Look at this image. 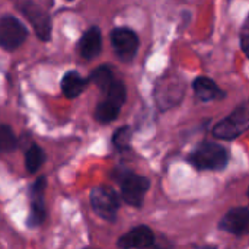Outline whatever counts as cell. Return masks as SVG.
I'll list each match as a JSON object with an SVG mask.
<instances>
[{
	"label": "cell",
	"instance_id": "1",
	"mask_svg": "<svg viewBox=\"0 0 249 249\" xmlns=\"http://www.w3.org/2000/svg\"><path fill=\"white\" fill-rule=\"evenodd\" d=\"M188 162L198 171H222L229 162V153L217 143L204 142L190 153Z\"/></svg>",
	"mask_w": 249,
	"mask_h": 249
},
{
	"label": "cell",
	"instance_id": "2",
	"mask_svg": "<svg viewBox=\"0 0 249 249\" xmlns=\"http://www.w3.org/2000/svg\"><path fill=\"white\" fill-rule=\"evenodd\" d=\"M185 95V83L177 74H165L156 82L155 101L160 111H168L177 107Z\"/></svg>",
	"mask_w": 249,
	"mask_h": 249
},
{
	"label": "cell",
	"instance_id": "3",
	"mask_svg": "<svg viewBox=\"0 0 249 249\" xmlns=\"http://www.w3.org/2000/svg\"><path fill=\"white\" fill-rule=\"evenodd\" d=\"M117 179L120 182V194L123 201L131 207H142L146 193L150 188L149 178L130 171H123L117 174Z\"/></svg>",
	"mask_w": 249,
	"mask_h": 249
},
{
	"label": "cell",
	"instance_id": "4",
	"mask_svg": "<svg viewBox=\"0 0 249 249\" xmlns=\"http://www.w3.org/2000/svg\"><path fill=\"white\" fill-rule=\"evenodd\" d=\"M249 130V107H238L213 127V136L220 140H235Z\"/></svg>",
	"mask_w": 249,
	"mask_h": 249
},
{
	"label": "cell",
	"instance_id": "5",
	"mask_svg": "<svg viewBox=\"0 0 249 249\" xmlns=\"http://www.w3.org/2000/svg\"><path fill=\"white\" fill-rule=\"evenodd\" d=\"M90 206L101 219L107 222H115L117 213L120 210V197L114 188L108 185H99L90 191Z\"/></svg>",
	"mask_w": 249,
	"mask_h": 249
},
{
	"label": "cell",
	"instance_id": "6",
	"mask_svg": "<svg viewBox=\"0 0 249 249\" xmlns=\"http://www.w3.org/2000/svg\"><path fill=\"white\" fill-rule=\"evenodd\" d=\"M28 36L25 25L12 15L0 16V47L12 51L20 47Z\"/></svg>",
	"mask_w": 249,
	"mask_h": 249
},
{
	"label": "cell",
	"instance_id": "7",
	"mask_svg": "<svg viewBox=\"0 0 249 249\" xmlns=\"http://www.w3.org/2000/svg\"><path fill=\"white\" fill-rule=\"evenodd\" d=\"M111 44L114 48L115 55L124 61V63H130L139 50V36L137 34L130 29V28H115L111 32Z\"/></svg>",
	"mask_w": 249,
	"mask_h": 249
},
{
	"label": "cell",
	"instance_id": "8",
	"mask_svg": "<svg viewBox=\"0 0 249 249\" xmlns=\"http://www.w3.org/2000/svg\"><path fill=\"white\" fill-rule=\"evenodd\" d=\"M20 13L26 18V20L34 28L36 36L41 41H50L51 38V19L48 13L38 4L31 0H23L19 4Z\"/></svg>",
	"mask_w": 249,
	"mask_h": 249
},
{
	"label": "cell",
	"instance_id": "9",
	"mask_svg": "<svg viewBox=\"0 0 249 249\" xmlns=\"http://www.w3.org/2000/svg\"><path fill=\"white\" fill-rule=\"evenodd\" d=\"M47 188V179L45 177H39L31 187L29 191V216H28V226L29 228H36L44 223L45 216H47V209H45V198L44 193Z\"/></svg>",
	"mask_w": 249,
	"mask_h": 249
},
{
	"label": "cell",
	"instance_id": "10",
	"mask_svg": "<svg viewBox=\"0 0 249 249\" xmlns=\"http://www.w3.org/2000/svg\"><path fill=\"white\" fill-rule=\"evenodd\" d=\"M219 229L236 236L249 235V210L245 207L229 210L219 222Z\"/></svg>",
	"mask_w": 249,
	"mask_h": 249
},
{
	"label": "cell",
	"instance_id": "11",
	"mask_svg": "<svg viewBox=\"0 0 249 249\" xmlns=\"http://www.w3.org/2000/svg\"><path fill=\"white\" fill-rule=\"evenodd\" d=\"M155 244V235L150 228L140 225L124 233L117 245L121 249H150Z\"/></svg>",
	"mask_w": 249,
	"mask_h": 249
},
{
	"label": "cell",
	"instance_id": "12",
	"mask_svg": "<svg viewBox=\"0 0 249 249\" xmlns=\"http://www.w3.org/2000/svg\"><path fill=\"white\" fill-rule=\"evenodd\" d=\"M193 90H194L196 96L203 102L219 101L226 96V93L219 88V85L207 76L196 77L193 82Z\"/></svg>",
	"mask_w": 249,
	"mask_h": 249
},
{
	"label": "cell",
	"instance_id": "13",
	"mask_svg": "<svg viewBox=\"0 0 249 249\" xmlns=\"http://www.w3.org/2000/svg\"><path fill=\"white\" fill-rule=\"evenodd\" d=\"M102 48V35L98 26L89 28L79 41V53L85 60H93L98 57Z\"/></svg>",
	"mask_w": 249,
	"mask_h": 249
},
{
	"label": "cell",
	"instance_id": "14",
	"mask_svg": "<svg viewBox=\"0 0 249 249\" xmlns=\"http://www.w3.org/2000/svg\"><path fill=\"white\" fill-rule=\"evenodd\" d=\"M86 85H88V80L82 77L77 71H67L61 80V90L66 98L73 99L83 93V90L86 89Z\"/></svg>",
	"mask_w": 249,
	"mask_h": 249
},
{
	"label": "cell",
	"instance_id": "15",
	"mask_svg": "<svg viewBox=\"0 0 249 249\" xmlns=\"http://www.w3.org/2000/svg\"><path fill=\"white\" fill-rule=\"evenodd\" d=\"M120 111H121L120 105L105 99L98 104V107L95 109V118H96V121H99L102 124H108V123H112L114 120H117V117L120 115Z\"/></svg>",
	"mask_w": 249,
	"mask_h": 249
},
{
	"label": "cell",
	"instance_id": "16",
	"mask_svg": "<svg viewBox=\"0 0 249 249\" xmlns=\"http://www.w3.org/2000/svg\"><path fill=\"white\" fill-rule=\"evenodd\" d=\"M45 152L38 146L32 144L25 153V168L29 174H35L45 163Z\"/></svg>",
	"mask_w": 249,
	"mask_h": 249
},
{
	"label": "cell",
	"instance_id": "17",
	"mask_svg": "<svg viewBox=\"0 0 249 249\" xmlns=\"http://www.w3.org/2000/svg\"><path fill=\"white\" fill-rule=\"evenodd\" d=\"M89 80L93 82L104 93L105 90L111 86V83L114 82V74L109 66H98L89 76Z\"/></svg>",
	"mask_w": 249,
	"mask_h": 249
},
{
	"label": "cell",
	"instance_id": "18",
	"mask_svg": "<svg viewBox=\"0 0 249 249\" xmlns=\"http://www.w3.org/2000/svg\"><path fill=\"white\" fill-rule=\"evenodd\" d=\"M16 147H18V139L13 130L6 124H0V153L13 152Z\"/></svg>",
	"mask_w": 249,
	"mask_h": 249
},
{
	"label": "cell",
	"instance_id": "19",
	"mask_svg": "<svg viewBox=\"0 0 249 249\" xmlns=\"http://www.w3.org/2000/svg\"><path fill=\"white\" fill-rule=\"evenodd\" d=\"M105 93H107L108 101H111V102H114V104H117L120 107H123L125 99H127V88L120 80H114L111 83V86L105 90Z\"/></svg>",
	"mask_w": 249,
	"mask_h": 249
},
{
	"label": "cell",
	"instance_id": "20",
	"mask_svg": "<svg viewBox=\"0 0 249 249\" xmlns=\"http://www.w3.org/2000/svg\"><path fill=\"white\" fill-rule=\"evenodd\" d=\"M131 137H133L131 128L128 125H123V127H120L114 133V136H112V144L120 152L128 150L130 149V144H131Z\"/></svg>",
	"mask_w": 249,
	"mask_h": 249
},
{
	"label": "cell",
	"instance_id": "21",
	"mask_svg": "<svg viewBox=\"0 0 249 249\" xmlns=\"http://www.w3.org/2000/svg\"><path fill=\"white\" fill-rule=\"evenodd\" d=\"M239 41H241V47L244 54L247 55V58L249 60V13L241 28V34H239Z\"/></svg>",
	"mask_w": 249,
	"mask_h": 249
},
{
	"label": "cell",
	"instance_id": "22",
	"mask_svg": "<svg viewBox=\"0 0 249 249\" xmlns=\"http://www.w3.org/2000/svg\"><path fill=\"white\" fill-rule=\"evenodd\" d=\"M248 198H249V188H248Z\"/></svg>",
	"mask_w": 249,
	"mask_h": 249
},
{
	"label": "cell",
	"instance_id": "23",
	"mask_svg": "<svg viewBox=\"0 0 249 249\" xmlns=\"http://www.w3.org/2000/svg\"><path fill=\"white\" fill-rule=\"evenodd\" d=\"M231 1H232V0H229V3H231Z\"/></svg>",
	"mask_w": 249,
	"mask_h": 249
}]
</instances>
